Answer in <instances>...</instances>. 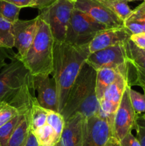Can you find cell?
<instances>
[{"label": "cell", "instance_id": "cell-15", "mask_svg": "<svg viewBox=\"0 0 145 146\" xmlns=\"http://www.w3.org/2000/svg\"><path fill=\"white\" fill-rule=\"evenodd\" d=\"M131 34L125 27L106 29L100 31L89 44L90 54L108 47L125 44L130 38Z\"/></svg>", "mask_w": 145, "mask_h": 146}, {"label": "cell", "instance_id": "cell-34", "mask_svg": "<svg viewBox=\"0 0 145 146\" xmlns=\"http://www.w3.org/2000/svg\"><path fill=\"white\" fill-rule=\"evenodd\" d=\"M24 146H39L36 141V138L35 135H34V133L32 132L31 130L29 133V135H28V138L26 141V143Z\"/></svg>", "mask_w": 145, "mask_h": 146}, {"label": "cell", "instance_id": "cell-16", "mask_svg": "<svg viewBox=\"0 0 145 146\" xmlns=\"http://www.w3.org/2000/svg\"><path fill=\"white\" fill-rule=\"evenodd\" d=\"M85 117L76 113L65 121L60 141V146H82Z\"/></svg>", "mask_w": 145, "mask_h": 146}, {"label": "cell", "instance_id": "cell-20", "mask_svg": "<svg viewBox=\"0 0 145 146\" xmlns=\"http://www.w3.org/2000/svg\"><path fill=\"white\" fill-rule=\"evenodd\" d=\"M32 132L39 146H54L58 143L53 129L47 123Z\"/></svg>", "mask_w": 145, "mask_h": 146}, {"label": "cell", "instance_id": "cell-28", "mask_svg": "<svg viewBox=\"0 0 145 146\" xmlns=\"http://www.w3.org/2000/svg\"><path fill=\"white\" fill-rule=\"evenodd\" d=\"M136 132V139L141 146H145V115H138L134 128Z\"/></svg>", "mask_w": 145, "mask_h": 146}, {"label": "cell", "instance_id": "cell-40", "mask_svg": "<svg viewBox=\"0 0 145 146\" xmlns=\"http://www.w3.org/2000/svg\"><path fill=\"white\" fill-rule=\"evenodd\" d=\"M100 1H105V0H100Z\"/></svg>", "mask_w": 145, "mask_h": 146}, {"label": "cell", "instance_id": "cell-18", "mask_svg": "<svg viewBox=\"0 0 145 146\" xmlns=\"http://www.w3.org/2000/svg\"><path fill=\"white\" fill-rule=\"evenodd\" d=\"M97 71L96 81H95V94L98 101H100L103 97L107 88L113 84L119 75L116 70L112 68H102Z\"/></svg>", "mask_w": 145, "mask_h": 146}, {"label": "cell", "instance_id": "cell-5", "mask_svg": "<svg viewBox=\"0 0 145 146\" xmlns=\"http://www.w3.org/2000/svg\"><path fill=\"white\" fill-rule=\"evenodd\" d=\"M106 29V27L97 22L85 12L74 8L65 41L77 46H88L98 32Z\"/></svg>", "mask_w": 145, "mask_h": 146}, {"label": "cell", "instance_id": "cell-6", "mask_svg": "<svg viewBox=\"0 0 145 146\" xmlns=\"http://www.w3.org/2000/svg\"><path fill=\"white\" fill-rule=\"evenodd\" d=\"M74 9V2L58 0L47 8L41 10L38 16L48 25L54 41L64 42L67 29Z\"/></svg>", "mask_w": 145, "mask_h": 146}, {"label": "cell", "instance_id": "cell-37", "mask_svg": "<svg viewBox=\"0 0 145 146\" xmlns=\"http://www.w3.org/2000/svg\"><path fill=\"white\" fill-rule=\"evenodd\" d=\"M54 146H60V144H59V143H57L55 144V145H54Z\"/></svg>", "mask_w": 145, "mask_h": 146}, {"label": "cell", "instance_id": "cell-32", "mask_svg": "<svg viewBox=\"0 0 145 146\" xmlns=\"http://www.w3.org/2000/svg\"><path fill=\"white\" fill-rule=\"evenodd\" d=\"M5 1L11 3L21 9L24 8V7L35 8L36 7L35 0H5Z\"/></svg>", "mask_w": 145, "mask_h": 146}, {"label": "cell", "instance_id": "cell-25", "mask_svg": "<svg viewBox=\"0 0 145 146\" xmlns=\"http://www.w3.org/2000/svg\"><path fill=\"white\" fill-rule=\"evenodd\" d=\"M21 115L22 113H20L15 118L0 128V146L7 145L11 135L21 121Z\"/></svg>", "mask_w": 145, "mask_h": 146}, {"label": "cell", "instance_id": "cell-11", "mask_svg": "<svg viewBox=\"0 0 145 146\" xmlns=\"http://www.w3.org/2000/svg\"><path fill=\"white\" fill-rule=\"evenodd\" d=\"M39 17L30 20H20L13 24L14 47L17 49L16 56L22 60L32 44L37 34Z\"/></svg>", "mask_w": 145, "mask_h": 146}, {"label": "cell", "instance_id": "cell-24", "mask_svg": "<svg viewBox=\"0 0 145 146\" xmlns=\"http://www.w3.org/2000/svg\"><path fill=\"white\" fill-rule=\"evenodd\" d=\"M21 8L5 0H0V17L14 24L18 20Z\"/></svg>", "mask_w": 145, "mask_h": 146}, {"label": "cell", "instance_id": "cell-38", "mask_svg": "<svg viewBox=\"0 0 145 146\" xmlns=\"http://www.w3.org/2000/svg\"><path fill=\"white\" fill-rule=\"evenodd\" d=\"M127 1H138V0H127Z\"/></svg>", "mask_w": 145, "mask_h": 146}, {"label": "cell", "instance_id": "cell-36", "mask_svg": "<svg viewBox=\"0 0 145 146\" xmlns=\"http://www.w3.org/2000/svg\"><path fill=\"white\" fill-rule=\"evenodd\" d=\"M142 89H143V91H144V95L145 96V85L143 87H142ZM144 115H145V114H144Z\"/></svg>", "mask_w": 145, "mask_h": 146}, {"label": "cell", "instance_id": "cell-17", "mask_svg": "<svg viewBox=\"0 0 145 146\" xmlns=\"http://www.w3.org/2000/svg\"><path fill=\"white\" fill-rule=\"evenodd\" d=\"M30 110L23 111L21 121L14 130L7 146H24L31 131Z\"/></svg>", "mask_w": 145, "mask_h": 146}, {"label": "cell", "instance_id": "cell-21", "mask_svg": "<svg viewBox=\"0 0 145 146\" xmlns=\"http://www.w3.org/2000/svg\"><path fill=\"white\" fill-rule=\"evenodd\" d=\"M0 47L11 49L14 47L13 24L0 17Z\"/></svg>", "mask_w": 145, "mask_h": 146}, {"label": "cell", "instance_id": "cell-41", "mask_svg": "<svg viewBox=\"0 0 145 146\" xmlns=\"http://www.w3.org/2000/svg\"><path fill=\"white\" fill-rule=\"evenodd\" d=\"M144 1H145V0H144Z\"/></svg>", "mask_w": 145, "mask_h": 146}, {"label": "cell", "instance_id": "cell-1", "mask_svg": "<svg viewBox=\"0 0 145 146\" xmlns=\"http://www.w3.org/2000/svg\"><path fill=\"white\" fill-rule=\"evenodd\" d=\"M90 54L89 45L77 46L54 41L53 66L51 75L56 84L58 113L66 103L70 90Z\"/></svg>", "mask_w": 145, "mask_h": 146}, {"label": "cell", "instance_id": "cell-27", "mask_svg": "<svg viewBox=\"0 0 145 146\" xmlns=\"http://www.w3.org/2000/svg\"><path fill=\"white\" fill-rule=\"evenodd\" d=\"M20 114L19 111L7 102H0V128Z\"/></svg>", "mask_w": 145, "mask_h": 146}, {"label": "cell", "instance_id": "cell-39", "mask_svg": "<svg viewBox=\"0 0 145 146\" xmlns=\"http://www.w3.org/2000/svg\"><path fill=\"white\" fill-rule=\"evenodd\" d=\"M68 1H72V2L75 3V1H76V0H68Z\"/></svg>", "mask_w": 145, "mask_h": 146}, {"label": "cell", "instance_id": "cell-14", "mask_svg": "<svg viewBox=\"0 0 145 146\" xmlns=\"http://www.w3.org/2000/svg\"><path fill=\"white\" fill-rule=\"evenodd\" d=\"M33 86L38 93V104L48 111L58 112V93L53 78H50V76H33Z\"/></svg>", "mask_w": 145, "mask_h": 146}, {"label": "cell", "instance_id": "cell-12", "mask_svg": "<svg viewBox=\"0 0 145 146\" xmlns=\"http://www.w3.org/2000/svg\"><path fill=\"white\" fill-rule=\"evenodd\" d=\"M112 136L111 125L99 115L85 118L82 146H105Z\"/></svg>", "mask_w": 145, "mask_h": 146}, {"label": "cell", "instance_id": "cell-30", "mask_svg": "<svg viewBox=\"0 0 145 146\" xmlns=\"http://www.w3.org/2000/svg\"><path fill=\"white\" fill-rule=\"evenodd\" d=\"M130 40L138 48L145 50V32L131 34Z\"/></svg>", "mask_w": 145, "mask_h": 146}, {"label": "cell", "instance_id": "cell-31", "mask_svg": "<svg viewBox=\"0 0 145 146\" xmlns=\"http://www.w3.org/2000/svg\"><path fill=\"white\" fill-rule=\"evenodd\" d=\"M121 146H141L136 137L133 135L132 133L126 135L122 141H120Z\"/></svg>", "mask_w": 145, "mask_h": 146}, {"label": "cell", "instance_id": "cell-2", "mask_svg": "<svg viewBox=\"0 0 145 146\" xmlns=\"http://www.w3.org/2000/svg\"><path fill=\"white\" fill-rule=\"evenodd\" d=\"M31 90H34L33 76L16 55L0 70V102L19 111L34 101Z\"/></svg>", "mask_w": 145, "mask_h": 146}, {"label": "cell", "instance_id": "cell-23", "mask_svg": "<svg viewBox=\"0 0 145 146\" xmlns=\"http://www.w3.org/2000/svg\"><path fill=\"white\" fill-rule=\"evenodd\" d=\"M65 119L60 113L53 111H48L46 123L53 129L58 143L62 135L63 131L65 126Z\"/></svg>", "mask_w": 145, "mask_h": 146}, {"label": "cell", "instance_id": "cell-4", "mask_svg": "<svg viewBox=\"0 0 145 146\" xmlns=\"http://www.w3.org/2000/svg\"><path fill=\"white\" fill-rule=\"evenodd\" d=\"M53 44L54 38L49 27L39 17L38 29L35 38L21 60L33 76H50L52 74Z\"/></svg>", "mask_w": 145, "mask_h": 146}, {"label": "cell", "instance_id": "cell-9", "mask_svg": "<svg viewBox=\"0 0 145 146\" xmlns=\"http://www.w3.org/2000/svg\"><path fill=\"white\" fill-rule=\"evenodd\" d=\"M74 8L85 12L107 29L124 27V21L100 0H76Z\"/></svg>", "mask_w": 145, "mask_h": 146}, {"label": "cell", "instance_id": "cell-8", "mask_svg": "<svg viewBox=\"0 0 145 146\" xmlns=\"http://www.w3.org/2000/svg\"><path fill=\"white\" fill-rule=\"evenodd\" d=\"M129 86L126 87L122 100L115 112L111 127L112 136L121 141L134 129L138 115L135 113L129 94Z\"/></svg>", "mask_w": 145, "mask_h": 146}, {"label": "cell", "instance_id": "cell-13", "mask_svg": "<svg viewBox=\"0 0 145 146\" xmlns=\"http://www.w3.org/2000/svg\"><path fill=\"white\" fill-rule=\"evenodd\" d=\"M128 58L127 84L129 86L145 85V50L138 48L129 38L125 43Z\"/></svg>", "mask_w": 145, "mask_h": 146}, {"label": "cell", "instance_id": "cell-29", "mask_svg": "<svg viewBox=\"0 0 145 146\" xmlns=\"http://www.w3.org/2000/svg\"><path fill=\"white\" fill-rule=\"evenodd\" d=\"M16 55V54L13 52L11 49L0 47V70L7 64V63H6V60L7 58H9L11 60Z\"/></svg>", "mask_w": 145, "mask_h": 146}, {"label": "cell", "instance_id": "cell-35", "mask_svg": "<svg viewBox=\"0 0 145 146\" xmlns=\"http://www.w3.org/2000/svg\"><path fill=\"white\" fill-rule=\"evenodd\" d=\"M105 146H121L120 141L117 140L114 137L111 136L107 141V143L105 144Z\"/></svg>", "mask_w": 145, "mask_h": 146}, {"label": "cell", "instance_id": "cell-3", "mask_svg": "<svg viewBox=\"0 0 145 146\" xmlns=\"http://www.w3.org/2000/svg\"><path fill=\"white\" fill-rule=\"evenodd\" d=\"M97 71L85 63L72 84L61 114L65 121L76 113L85 118L98 115L100 102L95 94Z\"/></svg>", "mask_w": 145, "mask_h": 146}, {"label": "cell", "instance_id": "cell-26", "mask_svg": "<svg viewBox=\"0 0 145 146\" xmlns=\"http://www.w3.org/2000/svg\"><path fill=\"white\" fill-rule=\"evenodd\" d=\"M129 94L132 108L137 115L145 114V96L129 87Z\"/></svg>", "mask_w": 145, "mask_h": 146}, {"label": "cell", "instance_id": "cell-10", "mask_svg": "<svg viewBox=\"0 0 145 146\" xmlns=\"http://www.w3.org/2000/svg\"><path fill=\"white\" fill-rule=\"evenodd\" d=\"M127 86L126 78L122 75H119L116 81L107 88L103 97L100 101V110L98 115L107 121L111 127L114 115Z\"/></svg>", "mask_w": 145, "mask_h": 146}, {"label": "cell", "instance_id": "cell-33", "mask_svg": "<svg viewBox=\"0 0 145 146\" xmlns=\"http://www.w3.org/2000/svg\"><path fill=\"white\" fill-rule=\"evenodd\" d=\"M36 7L35 8L38 9L39 10H42L44 9L47 8L52 5L58 0H35Z\"/></svg>", "mask_w": 145, "mask_h": 146}, {"label": "cell", "instance_id": "cell-19", "mask_svg": "<svg viewBox=\"0 0 145 146\" xmlns=\"http://www.w3.org/2000/svg\"><path fill=\"white\" fill-rule=\"evenodd\" d=\"M48 110L45 109L38 104L36 98L34 100L30 110V126L32 131L46 124Z\"/></svg>", "mask_w": 145, "mask_h": 146}, {"label": "cell", "instance_id": "cell-7", "mask_svg": "<svg viewBox=\"0 0 145 146\" xmlns=\"http://www.w3.org/2000/svg\"><path fill=\"white\" fill-rule=\"evenodd\" d=\"M86 63L95 71L105 68L116 70L127 79L128 58L125 43L91 53Z\"/></svg>", "mask_w": 145, "mask_h": 146}, {"label": "cell", "instance_id": "cell-22", "mask_svg": "<svg viewBox=\"0 0 145 146\" xmlns=\"http://www.w3.org/2000/svg\"><path fill=\"white\" fill-rule=\"evenodd\" d=\"M101 1L123 21H125L132 12L127 0H105Z\"/></svg>", "mask_w": 145, "mask_h": 146}]
</instances>
